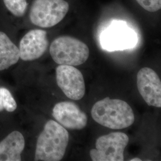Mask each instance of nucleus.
<instances>
[{"mask_svg": "<svg viewBox=\"0 0 161 161\" xmlns=\"http://www.w3.org/2000/svg\"><path fill=\"white\" fill-rule=\"evenodd\" d=\"M69 133L58 122L49 120L36 142L35 161H59L69 143Z\"/></svg>", "mask_w": 161, "mask_h": 161, "instance_id": "nucleus-1", "label": "nucleus"}, {"mask_svg": "<svg viewBox=\"0 0 161 161\" xmlns=\"http://www.w3.org/2000/svg\"><path fill=\"white\" fill-rule=\"evenodd\" d=\"M92 116L100 125L113 130L130 127L135 121L134 112L126 102L106 97L94 104Z\"/></svg>", "mask_w": 161, "mask_h": 161, "instance_id": "nucleus-2", "label": "nucleus"}, {"mask_svg": "<svg viewBox=\"0 0 161 161\" xmlns=\"http://www.w3.org/2000/svg\"><path fill=\"white\" fill-rule=\"evenodd\" d=\"M50 53L56 64L75 66L86 62L90 50L80 40L69 36H62L52 42Z\"/></svg>", "mask_w": 161, "mask_h": 161, "instance_id": "nucleus-3", "label": "nucleus"}, {"mask_svg": "<svg viewBox=\"0 0 161 161\" xmlns=\"http://www.w3.org/2000/svg\"><path fill=\"white\" fill-rule=\"evenodd\" d=\"M64 0H34L29 12V19L35 25L51 28L60 23L69 11Z\"/></svg>", "mask_w": 161, "mask_h": 161, "instance_id": "nucleus-4", "label": "nucleus"}, {"mask_svg": "<svg viewBox=\"0 0 161 161\" xmlns=\"http://www.w3.org/2000/svg\"><path fill=\"white\" fill-rule=\"evenodd\" d=\"M129 142L127 134L121 132H112L100 136L96 142V149L90 150L93 161H123L124 150Z\"/></svg>", "mask_w": 161, "mask_h": 161, "instance_id": "nucleus-5", "label": "nucleus"}, {"mask_svg": "<svg viewBox=\"0 0 161 161\" xmlns=\"http://www.w3.org/2000/svg\"><path fill=\"white\" fill-rule=\"evenodd\" d=\"M137 42L136 32L122 22L112 23L100 36L101 46L109 52L129 49L135 46Z\"/></svg>", "mask_w": 161, "mask_h": 161, "instance_id": "nucleus-6", "label": "nucleus"}, {"mask_svg": "<svg viewBox=\"0 0 161 161\" xmlns=\"http://www.w3.org/2000/svg\"><path fill=\"white\" fill-rule=\"evenodd\" d=\"M56 80L64 94L74 100H80L86 93L84 76L73 66L59 65L56 68Z\"/></svg>", "mask_w": 161, "mask_h": 161, "instance_id": "nucleus-7", "label": "nucleus"}, {"mask_svg": "<svg viewBox=\"0 0 161 161\" xmlns=\"http://www.w3.org/2000/svg\"><path fill=\"white\" fill-rule=\"evenodd\" d=\"M138 92L146 103L150 106L161 107V81L153 69L143 68L137 76Z\"/></svg>", "mask_w": 161, "mask_h": 161, "instance_id": "nucleus-8", "label": "nucleus"}, {"mask_svg": "<svg viewBox=\"0 0 161 161\" xmlns=\"http://www.w3.org/2000/svg\"><path fill=\"white\" fill-rule=\"evenodd\" d=\"M48 46L46 31L42 29L29 31L19 44L20 58L24 61H32L41 58Z\"/></svg>", "mask_w": 161, "mask_h": 161, "instance_id": "nucleus-9", "label": "nucleus"}, {"mask_svg": "<svg viewBox=\"0 0 161 161\" xmlns=\"http://www.w3.org/2000/svg\"><path fill=\"white\" fill-rule=\"evenodd\" d=\"M53 116L58 124L70 130H82L87 124L86 114L71 102L56 104L53 109Z\"/></svg>", "mask_w": 161, "mask_h": 161, "instance_id": "nucleus-10", "label": "nucleus"}, {"mask_svg": "<svg viewBox=\"0 0 161 161\" xmlns=\"http://www.w3.org/2000/svg\"><path fill=\"white\" fill-rule=\"evenodd\" d=\"M25 142L22 134L14 131L0 142V161H20Z\"/></svg>", "mask_w": 161, "mask_h": 161, "instance_id": "nucleus-11", "label": "nucleus"}, {"mask_svg": "<svg viewBox=\"0 0 161 161\" xmlns=\"http://www.w3.org/2000/svg\"><path fill=\"white\" fill-rule=\"evenodd\" d=\"M19 58V48L7 35L0 31V70L7 69L17 64Z\"/></svg>", "mask_w": 161, "mask_h": 161, "instance_id": "nucleus-12", "label": "nucleus"}, {"mask_svg": "<svg viewBox=\"0 0 161 161\" xmlns=\"http://www.w3.org/2000/svg\"><path fill=\"white\" fill-rule=\"evenodd\" d=\"M17 109V103L12 93L6 88H0V112L4 110L8 112Z\"/></svg>", "mask_w": 161, "mask_h": 161, "instance_id": "nucleus-13", "label": "nucleus"}, {"mask_svg": "<svg viewBox=\"0 0 161 161\" xmlns=\"http://www.w3.org/2000/svg\"><path fill=\"white\" fill-rule=\"evenodd\" d=\"M7 9L17 17L25 15L28 7L26 0H3Z\"/></svg>", "mask_w": 161, "mask_h": 161, "instance_id": "nucleus-14", "label": "nucleus"}, {"mask_svg": "<svg viewBox=\"0 0 161 161\" xmlns=\"http://www.w3.org/2000/svg\"><path fill=\"white\" fill-rule=\"evenodd\" d=\"M138 4L149 12H156L161 8V0H136Z\"/></svg>", "mask_w": 161, "mask_h": 161, "instance_id": "nucleus-15", "label": "nucleus"}, {"mask_svg": "<svg viewBox=\"0 0 161 161\" xmlns=\"http://www.w3.org/2000/svg\"><path fill=\"white\" fill-rule=\"evenodd\" d=\"M130 161H142V159H140V158H133L132 159H131Z\"/></svg>", "mask_w": 161, "mask_h": 161, "instance_id": "nucleus-16", "label": "nucleus"}]
</instances>
